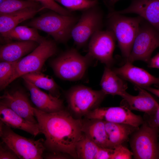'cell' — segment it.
Wrapping results in <instances>:
<instances>
[{"mask_svg":"<svg viewBox=\"0 0 159 159\" xmlns=\"http://www.w3.org/2000/svg\"><path fill=\"white\" fill-rule=\"evenodd\" d=\"M33 110L41 133L45 138L46 149L77 158L76 146L84 133L82 121L74 118L64 109L51 113L34 107Z\"/></svg>","mask_w":159,"mask_h":159,"instance_id":"obj_1","label":"cell"},{"mask_svg":"<svg viewBox=\"0 0 159 159\" xmlns=\"http://www.w3.org/2000/svg\"><path fill=\"white\" fill-rule=\"evenodd\" d=\"M79 18L72 14L64 15L52 11L33 19L26 25L45 32L55 42L64 43L71 37L72 30Z\"/></svg>","mask_w":159,"mask_h":159,"instance_id":"obj_2","label":"cell"},{"mask_svg":"<svg viewBox=\"0 0 159 159\" xmlns=\"http://www.w3.org/2000/svg\"><path fill=\"white\" fill-rule=\"evenodd\" d=\"M92 58L84 56L74 48L67 50L52 60L50 65L55 75L63 80H80L84 76Z\"/></svg>","mask_w":159,"mask_h":159,"instance_id":"obj_3","label":"cell"},{"mask_svg":"<svg viewBox=\"0 0 159 159\" xmlns=\"http://www.w3.org/2000/svg\"><path fill=\"white\" fill-rule=\"evenodd\" d=\"M108 29L114 34L123 56L129 57L143 19L139 16L130 17L122 16L115 11L107 16Z\"/></svg>","mask_w":159,"mask_h":159,"instance_id":"obj_4","label":"cell"},{"mask_svg":"<svg viewBox=\"0 0 159 159\" xmlns=\"http://www.w3.org/2000/svg\"><path fill=\"white\" fill-rule=\"evenodd\" d=\"M0 136L19 159H41L46 149L44 140L26 138L14 132L11 127L0 121Z\"/></svg>","mask_w":159,"mask_h":159,"instance_id":"obj_5","label":"cell"},{"mask_svg":"<svg viewBox=\"0 0 159 159\" xmlns=\"http://www.w3.org/2000/svg\"><path fill=\"white\" fill-rule=\"evenodd\" d=\"M159 128L144 121L130 136V144L135 159H159Z\"/></svg>","mask_w":159,"mask_h":159,"instance_id":"obj_6","label":"cell"},{"mask_svg":"<svg viewBox=\"0 0 159 159\" xmlns=\"http://www.w3.org/2000/svg\"><path fill=\"white\" fill-rule=\"evenodd\" d=\"M56 42L46 39L32 52L19 59L9 84L26 74L40 71L45 62L57 51Z\"/></svg>","mask_w":159,"mask_h":159,"instance_id":"obj_7","label":"cell"},{"mask_svg":"<svg viewBox=\"0 0 159 159\" xmlns=\"http://www.w3.org/2000/svg\"><path fill=\"white\" fill-rule=\"evenodd\" d=\"M106 95L101 90H96L78 85L67 92L66 98L69 109L76 115H86L96 108Z\"/></svg>","mask_w":159,"mask_h":159,"instance_id":"obj_8","label":"cell"},{"mask_svg":"<svg viewBox=\"0 0 159 159\" xmlns=\"http://www.w3.org/2000/svg\"><path fill=\"white\" fill-rule=\"evenodd\" d=\"M141 22L126 62L139 60L148 63L153 52L159 47V32L148 22Z\"/></svg>","mask_w":159,"mask_h":159,"instance_id":"obj_9","label":"cell"},{"mask_svg":"<svg viewBox=\"0 0 159 159\" xmlns=\"http://www.w3.org/2000/svg\"><path fill=\"white\" fill-rule=\"evenodd\" d=\"M102 25V13L97 5L82 11L72 30L71 37L77 46L81 47L94 33L101 30Z\"/></svg>","mask_w":159,"mask_h":159,"instance_id":"obj_10","label":"cell"},{"mask_svg":"<svg viewBox=\"0 0 159 159\" xmlns=\"http://www.w3.org/2000/svg\"><path fill=\"white\" fill-rule=\"evenodd\" d=\"M116 38L113 33L107 29L99 30L91 37L88 45L87 54L92 59H95L110 67L114 62L113 57Z\"/></svg>","mask_w":159,"mask_h":159,"instance_id":"obj_11","label":"cell"},{"mask_svg":"<svg viewBox=\"0 0 159 159\" xmlns=\"http://www.w3.org/2000/svg\"><path fill=\"white\" fill-rule=\"evenodd\" d=\"M89 119H99L105 121L127 124L139 127L143 123V118L133 113L126 106L97 107L86 115Z\"/></svg>","mask_w":159,"mask_h":159,"instance_id":"obj_12","label":"cell"},{"mask_svg":"<svg viewBox=\"0 0 159 159\" xmlns=\"http://www.w3.org/2000/svg\"><path fill=\"white\" fill-rule=\"evenodd\" d=\"M0 104L10 108L28 121L37 123L31 105L26 94L22 90H16L5 92L0 96Z\"/></svg>","mask_w":159,"mask_h":159,"instance_id":"obj_13","label":"cell"},{"mask_svg":"<svg viewBox=\"0 0 159 159\" xmlns=\"http://www.w3.org/2000/svg\"><path fill=\"white\" fill-rule=\"evenodd\" d=\"M115 11L122 14H137L159 32V0H132L127 8Z\"/></svg>","mask_w":159,"mask_h":159,"instance_id":"obj_14","label":"cell"},{"mask_svg":"<svg viewBox=\"0 0 159 159\" xmlns=\"http://www.w3.org/2000/svg\"><path fill=\"white\" fill-rule=\"evenodd\" d=\"M113 70L122 79L131 82L136 86L144 88L153 84L159 85V77L134 66L130 62L127 61L121 67Z\"/></svg>","mask_w":159,"mask_h":159,"instance_id":"obj_15","label":"cell"},{"mask_svg":"<svg viewBox=\"0 0 159 159\" xmlns=\"http://www.w3.org/2000/svg\"><path fill=\"white\" fill-rule=\"evenodd\" d=\"M135 87L138 92V95L133 96L127 92L122 97V105L126 106L131 110L143 112L148 115L154 114L159 106V104L146 90Z\"/></svg>","mask_w":159,"mask_h":159,"instance_id":"obj_16","label":"cell"},{"mask_svg":"<svg viewBox=\"0 0 159 159\" xmlns=\"http://www.w3.org/2000/svg\"><path fill=\"white\" fill-rule=\"evenodd\" d=\"M24 80L30 92L31 100L37 109L48 113L55 112L63 109L62 100L50 94L43 92L30 82Z\"/></svg>","mask_w":159,"mask_h":159,"instance_id":"obj_17","label":"cell"},{"mask_svg":"<svg viewBox=\"0 0 159 159\" xmlns=\"http://www.w3.org/2000/svg\"><path fill=\"white\" fill-rule=\"evenodd\" d=\"M32 41L9 42L0 47L1 61L15 62L19 60L34 50L39 44Z\"/></svg>","mask_w":159,"mask_h":159,"instance_id":"obj_18","label":"cell"},{"mask_svg":"<svg viewBox=\"0 0 159 159\" xmlns=\"http://www.w3.org/2000/svg\"><path fill=\"white\" fill-rule=\"evenodd\" d=\"M0 121L10 127L27 132L34 137L41 133L37 123L31 122L8 107L0 104Z\"/></svg>","mask_w":159,"mask_h":159,"instance_id":"obj_19","label":"cell"},{"mask_svg":"<svg viewBox=\"0 0 159 159\" xmlns=\"http://www.w3.org/2000/svg\"><path fill=\"white\" fill-rule=\"evenodd\" d=\"M45 9L29 8L14 12L0 15V33L3 36L21 22L33 18L38 13Z\"/></svg>","mask_w":159,"mask_h":159,"instance_id":"obj_20","label":"cell"},{"mask_svg":"<svg viewBox=\"0 0 159 159\" xmlns=\"http://www.w3.org/2000/svg\"><path fill=\"white\" fill-rule=\"evenodd\" d=\"M110 67L106 66L100 85L101 90L106 95H118L122 97L127 92V84Z\"/></svg>","mask_w":159,"mask_h":159,"instance_id":"obj_21","label":"cell"},{"mask_svg":"<svg viewBox=\"0 0 159 159\" xmlns=\"http://www.w3.org/2000/svg\"><path fill=\"white\" fill-rule=\"evenodd\" d=\"M105 124L109 148L113 149L126 141L129 136L139 127L127 124L106 121H105Z\"/></svg>","mask_w":159,"mask_h":159,"instance_id":"obj_22","label":"cell"},{"mask_svg":"<svg viewBox=\"0 0 159 159\" xmlns=\"http://www.w3.org/2000/svg\"><path fill=\"white\" fill-rule=\"evenodd\" d=\"M84 122L83 133L100 147L109 148L108 140L105 121L99 119H90Z\"/></svg>","mask_w":159,"mask_h":159,"instance_id":"obj_23","label":"cell"},{"mask_svg":"<svg viewBox=\"0 0 159 159\" xmlns=\"http://www.w3.org/2000/svg\"><path fill=\"white\" fill-rule=\"evenodd\" d=\"M6 41H32L40 44L46 39L40 35L36 28L26 26H17L2 36Z\"/></svg>","mask_w":159,"mask_h":159,"instance_id":"obj_24","label":"cell"},{"mask_svg":"<svg viewBox=\"0 0 159 159\" xmlns=\"http://www.w3.org/2000/svg\"><path fill=\"white\" fill-rule=\"evenodd\" d=\"M36 87L47 91L52 95L59 97V87L53 78L42 73L40 71L26 74L21 77Z\"/></svg>","mask_w":159,"mask_h":159,"instance_id":"obj_25","label":"cell"},{"mask_svg":"<svg viewBox=\"0 0 159 159\" xmlns=\"http://www.w3.org/2000/svg\"><path fill=\"white\" fill-rule=\"evenodd\" d=\"M43 7L39 2L34 0H3L0 2V15L11 13L27 9Z\"/></svg>","mask_w":159,"mask_h":159,"instance_id":"obj_26","label":"cell"},{"mask_svg":"<svg viewBox=\"0 0 159 159\" xmlns=\"http://www.w3.org/2000/svg\"><path fill=\"white\" fill-rule=\"evenodd\" d=\"M99 148L83 133L76 145L77 158L82 159H95Z\"/></svg>","mask_w":159,"mask_h":159,"instance_id":"obj_27","label":"cell"},{"mask_svg":"<svg viewBox=\"0 0 159 159\" xmlns=\"http://www.w3.org/2000/svg\"><path fill=\"white\" fill-rule=\"evenodd\" d=\"M19 60L15 62L1 61L0 63V89L2 90L9 84Z\"/></svg>","mask_w":159,"mask_h":159,"instance_id":"obj_28","label":"cell"},{"mask_svg":"<svg viewBox=\"0 0 159 159\" xmlns=\"http://www.w3.org/2000/svg\"><path fill=\"white\" fill-rule=\"evenodd\" d=\"M67 9L72 11H82L98 5V0H57Z\"/></svg>","mask_w":159,"mask_h":159,"instance_id":"obj_29","label":"cell"},{"mask_svg":"<svg viewBox=\"0 0 159 159\" xmlns=\"http://www.w3.org/2000/svg\"><path fill=\"white\" fill-rule=\"evenodd\" d=\"M39 2L45 8L64 15H72V11H69L58 4L54 0H34Z\"/></svg>","mask_w":159,"mask_h":159,"instance_id":"obj_30","label":"cell"},{"mask_svg":"<svg viewBox=\"0 0 159 159\" xmlns=\"http://www.w3.org/2000/svg\"><path fill=\"white\" fill-rule=\"evenodd\" d=\"M111 159H130L132 158L133 153L122 144L115 147Z\"/></svg>","mask_w":159,"mask_h":159,"instance_id":"obj_31","label":"cell"},{"mask_svg":"<svg viewBox=\"0 0 159 159\" xmlns=\"http://www.w3.org/2000/svg\"><path fill=\"white\" fill-rule=\"evenodd\" d=\"M19 159L14 152L2 141L0 143V159Z\"/></svg>","mask_w":159,"mask_h":159,"instance_id":"obj_32","label":"cell"},{"mask_svg":"<svg viewBox=\"0 0 159 159\" xmlns=\"http://www.w3.org/2000/svg\"><path fill=\"white\" fill-rule=\"evenodd\" d=\"M143 118L150 126L159 128V106L153 114L148 115L145 114Z\"/></svg>","mask_w":159,"mask_h":159,"instance_id":"obj_33","label":"cell"},{"mask_svg":"<svg viewBox=\"0 0 159 159\" xmlns=\"http://www.w3.org/2000/svg\"><path fill=\"white\" fill-rule=\"evenodd\" d=\"M114 149L100 147L95 159H111Z\"/></svg>","mask_w":159,"mask_h":159,"instance_id":"obj_34","label":"cell"},{"mask_svg":"<svg viewBox=\"0 0 159 159\" xmlns=\"http://www.w3.org/2000/svg\"><path fill=\"white\" fill-rule=\"evenodd\" d=\"M67 154L57 152H51L44 155H43V158L48 159H67L69 157Z\"/></svg>","mask_w":159,"mask_h":159,"instance_id":"obj_35","label":"cell"},{"mask_svg":"<svg viewBox=\"0 0 159 159\" xmlns=\"http://www.w3.org/2000/svg\"><path fill=\"white\" fill-rule=\"evenodd\" d=\"M148 63L149 67L159 69V53L151 58Z\"/></svg>","mask_w":159,"mask_h":159,"instance_id":"obj_36","label":"cell"},{"mask_svg":"<svg viewBox=\"0 0 159 159\" xmlns=\"http://www.w3.org/2000/svg\"><path fill=\"white\" fill-rule=\"evenodd\" d=\"M153 94L159 98V89H156L150 87L143 88Z\"/></svg>","mask_w":159,"mask_h":159,"instance_id":"obj_37","label":"cell"},{"mask_svg":"<svg viewBox=\"0 0 159 159\" xmlns=\"http://www.w3.org/2000/svg\"><path fill=\"white\" fill-rule=\"evenodd\" d=\"M110 4L112 5L115 4L116 2L120 0H110Z\"/></svg>","mask_w":159,"mask_h":159,"instance_id":"obj_38","label":"cell"},{"mask_svg":"<svg viewBox=\"0 0 159 159\" xmlns=\"http://www.w3.org/2000/svg\"><path fill=\"white\" fill-rule=\"evenodd\" d=\"M158 146L159 152V134H158Z\"/></svg>","mask_w":159,"mask_h":159,"instance_id":"obj_39","label":"cell"},{"mask_svg":"<svg viewBox=\"0 0 159 159\" xmlns=\"http://www.w3.org/2000/svg\"><path fill=\"white\" fill-rule=\"evenodd\" d=\"M3 0H0V2H1Z\"/></svg>","mask_w":159,"mask_h":159,"instance_id":"obj_40","label":"cell"},{"mask_svg":"<svg viewBox=\"0 0 159 159\" xmlns=\"http://www.w3.org/2000/svg\"><path fill=\"white\" fill-rule=\"evenodd\" d=\"M55 1H56L57 0H54Z\"/></svg>","mask_w":159,"mask_h":159,"instance_id":"obj_41","label":"cell"}]
</instances>
